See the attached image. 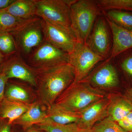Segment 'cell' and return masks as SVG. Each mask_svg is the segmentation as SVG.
<instances>
[{
	"label": "cell",
	"instance_id": "obj_25",
	"mask_svg": "<svg viewBox=\"0 0 132 132\" xmlns=\"http://www.w3.org/2000/svg\"><path fill=\"white\" fill-rule=\"evenodd\" d=\"M92 130L93 132H127L108 117L95 124Z\"/></svg>",
	"mask_w": 132,
	"mask_h": 132
},
{
	"label": "cell",
	"instance_id": "obj_33",
	"mask_svg": "<svg viewBox=\"0 0 132 132\" xmlns=\"http://www.w3.org/2000/svg\"><path fill=\"white\" fill-rule=\"evenodd\" d=\"M9 57L4 55L0 52V64H3Z\"/></svg>",
	"mask_w": 132,
	"mask_h": 132
},
{
	"label": "cell",
	"instance_id": "obj_3",
	"mask_svg": "<svg viewBox=\"0 0 132 132\" xmlns=\"http://www.w3.org/2000/svg\"><path fill=\"white\" fill-rule=\"evenodd\" d=\"M100 10L92 0H75L71 5L70 28L78 42L86 43Z\"/></svg>",
	"mask_w": 132,
	"mask_h": 132
},
{
	"label": "cell",
	"instance_id": "obj_18",
	"mask_svg": "<svg viewBox=\"0 0 132 132\" xmlns=\"http://www.w3.org/2000/svg\"><path fill=\"white\" fill-rule=\"evenodd\" d=\"M111 102L107 117L118 123L132 111V104L126 97L110 95Z\"/></svg>",
	"mask_w": 132,
	"mask_h": 132
},
{
	"label": "cell",
	"instance_id": "obj_12",
	"mask_svg": "<svg viewBox=\"0 0 132 132\" xmlns=\"http://www.w3.org/2000/svg\"><path fill=\"white\" fill-rule=\"evenodd\" d=\"M110 95L95 102L81 111V117L76 123L81 129L91 130L96 123L108 116Z\"/></svg>",
	"mask_w": 132,
	"mask_h": 132
},
{
	"label": "cell",
	"instance_id": "obj_15",
	"mask_svg": "<svg viewBox=\"0 0 132 132\" xmlns=\"http://www.w3.org/2000/svg\"><path fill=\"white\" fill-rule=\"evenodd\" d=\"M30 104L12 100L5 98L0 103V119L13 123L27 111Z\"/></svg>",
	"mask_w": 132,
	"mask_h": 132
},
{
	"label": "cell",
	"instance_id": "obj_1",
	"mask_svg": "<svg viewBox=\"0 0 132 132\" xmlns=\"http://www.w3.org/2000/svg\"><path fill=\"white\" fill-rule=\"evenodd\" d=\"M37 71L36 88L38 101L46 108L55 103L58 97L75 80L74 70L68 62Z\"/></svg>",
	"mask_w": 132,
	"mask_h": 132
},
{
	"label": "cell",
	"instance_id": "obj_20",
	"mask_svg": "<svg viewBox=\"0 0 132 132\" xmlns=\"http://www.w3.org/2000/svg\"><path fill=\"white\" fill-rule=\"evenodd\" d=\"M34 18L28 20L20 19L3 10H1L0 32L12 33L15 32Z\"/></svg>",
	"mask_w": 132,
	"mask_h": 132
},
{
	"label": "cell",
	"instance_id": "obj_8",
	"mask_svg": "<svg viewBox=\"0 0 132 132\" xmlns=\"http://www.w3.org/2000/svg\"><path fill=\"white\" fill-rule=\"evenodd\" d=\"M41 19L44 41L63 52L71 53L78 42L71 28Z\"/></svg>",
	"mask_w": 132,
	"mask_h": 132
},
{
	"label": "cell",
	"instance_id": "obj_29",
	"mask_svg": "<svg viewBox=\"0 0 132 132\" xmlns=\"http://www.w3.org/2000/svg\"><path fill=\"white\" fill-rule=\"evenodd\" d=\"M0 132H12V125L7 120L0 119Z\"/></svg>",
	"mask_w": 132,
	"mask_h": 132
},
{
	"label": "cell",
	"instance_id": "obj_14",
	"mask_svg": "<svg viewBox=\"0 0 132 132\" xmlns=\"http://www.w3.org/2000/svg\"><path fill=\"white\" fill-rule=\"evenodd\" d=\"M43 106L39 101H35L30 104L27 111L14 121L13 125H19L25 131L42 123L47 118L46 109Z\"/></svg>",
	"mask_w": 132,
	"mask_h": 132
},
{
	"label": "cell",
	"instance_id": "obj_16",
	"mask_svg": "<svg viewBox=\"0 0 132 132\" xmlns=\"http://www.w3.org/2000/svg\"><path fill=\"white\" fill-rule=\"evenodd\" d=\"M46 113L47 118L63 125L76 123L81 117L80 112H73L55 103L46 108Z\"/></svg>",
	"mask_w": 132,
	"mask_h": 132
},
{
	"label": "cell",
	"instance_id": "obj_22",
	"mask_svg": "<svg viewBox=\"0 0 132 132\" xmlns=\"http://www.w3.org/2000/svg\"><path fill=\"white\" fill-rule=\"evenodd\" d=\"M46 132H79V127L76 123L63 125L55 122L47 118L42 123L36 125Z\"/></svg>",
	"mask_w": 132,
	"mask_h": 132
},
{
	"label": "cell",
	"instance_id": "obj_27",
	"mask_svg": "<svg viewBox=\"0 0 132 132\" xmlns=\"http://www.w3.org/2000/svg\"><path fill=\"white\" fill-rule=\"evenodd\" d=\"M117 123L126 131L132 132V111Z\"/></svg>",
	"mask_w": 132,
	"mask_h": 132
},
{
	"label": "cell",
	"instance_id": "obj_2",
	"mask_svg": "<svg viewBox=\"0 0 132 132\" xmlns=\"http://www.w3.org/2000/svg\"><path fill=\"white\" fill-rule=\"evenodd\" d=\"M105 96L104 90L93 87L85 80L74 81L58 97L55 103L73 112H80Z\"/></svg>",
	"mask_w": 132,
	"mask_h": 132
},
{
	"label": "cell",
	"instance_id": "obj_7",
	"mask_svg": "<svg viewBox=\"0 0 132 132\" xmlns=\"http://www.w3.org/2000/svg\"><path fill=\"white\" fill-rule=\"evenodd\" d=\"M103 60L86 43L77 42L73 51L68 54V63L74 70L75 81L85 80L97 64Z\"/></svg>",
	"mask_w": 132,
	"mask_h": 132
},
{
	"label": "cell",
	"instance_id": "obj_6",
	"mask_svg": "<svg viewBox=\"0 0 132 132\" xmlns=\"http://www.w3.org/2000/svg\"><path fill=\"white\" fill-rule=\"evenodd\" d=\"M29 65L40 71L68 62V54L44 41L26 59Z\"/></svg>",
	"mask_w": 132,
	"mask_h": 132
},
{
	"label": "cell",
	"instance_id": "obj_34",
	"mask_svg": "<svg viewBox=\"0 0 132 132\" xmlns=\"http://www.w3.org/2000/svg\"><path fill=\"white\" fill-rule=\"evenodd\" d=\"M79 132H93L92 129L91 130H86V129H80Z\"/></svg>",
	"mask_w": 132,
	"mask_h": 132
},
{
	"label": "cell",
	"instance_id": "obj_28",
	"mask_svg": "<svg viewBox=\"0 0 132 132\" xmlns=\"http://www.w3.org/2000/svg\"><path fill=\"white\" fill-rule=\"evenodd\" d=\"M8 79L4 72L0 73V103L5 98V88Z\"/></svg>",
	"mask_w": 132,
	"mask_h": 132
},
{
	"label": "cell",
	"instance_id": "obj_32",
	"mask_svg": "<svg viewBox=\"0 0 132 132\" xmlns=\"http://www.w3.org/2000/svg\"><path fill=\"white\" fill-rule=\"evenodd\" d=\"M42 131L37 126H33L32 127L29 128L28 129H27L24 132H42Z\"/></svg>",
	"mask_w": 132,
	"mask_h": 132
},
{
	"label": "cell",
	"instance_id": "obj_4",
	"mask_svg": "<svg viewBox=\"0 0 132 132\" xmlns=\"http://www.w3.org/2000/svg\"><path fill=\"white\" fill-rule=\"evenodd\" d=\"M42 19L35 17L21 28L12 33L16 44L17 53L23 59L44 41Z\"/></svg>",
	"mask_w": 132,
	"mask_h": 132
},
{
	"label": "cell",
	"instance_id": "obj_10",
	"mask_svg": "<svg viewBox=\"0 0 132 132\" xmlns=\"http://www.w3.org/2000/svg\"><path fill=\"white\" fill-rule=\"evenodd\" d=\"M2 71L8 79H18L36 87L38 71L29 65L17 53L3 63Z\"/></svg>",
	"mask_w": 132,
	"mask_h": 132
},
{
	"label": "cell",
	"instance_id": "obj_26",
	"mask_svg": "<svg viewBox=\"0 0 132 132\" xmlns=\"http://www.w3.org/2000/svg\"><path fill=\"white\" fill-rule=\"evenodd\" d=\"M127 52L121 54L120 65L124 73L132 80V50Z\"/></svg>",
	"mask_w": 132,
	"mask_h": 132
},
{
	"label": "cell",
	"instance_id": "obj_23",
	"mask_svg": "<svg viewBox=\"0 0 132 132\" xmlns=\"http://www.w3.org/2000/svg\"><path fill=\"white\" fill-rule=\"evenodd\" d=\"M96 3L100 10H116L132 11V0H99Z\"/></svg>",
	"mask_w": 132,
	"mask_h": 132
},
{
	"label": "cell",
	"instance_id": "obj_13",
	"mask_svg": "<svg viewBox=\"0 0 132 132\" xmlns=\"http://www.w3.org/2000/svg\"><path fill=\"white\" fill-rule=\"evenodd\" d=\"M112 33V46L110 58L119 56L132 49V30L122 28L106 18Z\"/></svg>",
	"mask_w": 132,
	"mask_h": 132
},
{
	"label": "cell",
	"instance_id": "obj_36",
	"mask_svg": "<svg viewBox=\"0 0 132 132\" xmlns=\"http://www.w3.org/2000/svg\"><path fill=\"white\" fill-rule=\"evenodd\" d=\"M42 132H45V131H42Z\"/></svg>",
	"mask_w": 132,
	"mask_h": 132
},
{
	"label": "cell",
	"instance_id": "obj_9",
	"mask_svg": "<svg viewBox=\"0 0 132 132\" xmlns=\"http://www.w3.org/2000/svg\"><path fill=\"white\" fill-rule=\"evenodd\" d=\"M109 27L106 19L100 15L96 19L86 43L90 49L104 60L111 55L112 49Z\"/></svg>",
	"mask_w": 132,
	"mask_h": 132
},
{
	"label": "cell",
	"instance_id": "obj_30",
	"mask_svg": "<svg viewBox=\"0 0 132 132\" xmlns=\"http://www.w3.org/2000/svg\"><path fill=\"white\" fill-rule=\"evenodd\" d=\"M15 1V0H0V10L6 8Z\"/></svg>",
	"mask_w": 132,
	"mask_h": 132
},
{
	"label": "cell",
	"instance_id": "obj_24",
	"mask_svg": "<svg viewBox=\"0 0 132 132\" xmlns=\"http://www.w3.org/2000/svg\"><path fill=\"white\" fill-rule=\"evenodd\" d=\"M0 52L7 57L17 53L14 38L10 33L0 32Z\"/></svg>",
	"mask_w": 132,
	"mask_h": 132
},
{
	"label": "cell",
	"instance_id": "obj_11",
	"mask_svg": "<svg viewBox=\"0 0 132 132\" xmlns=\"http://www.w3.org/2000/svg\"><path fill=\"white\" fill-rule=\"evenodd\" d=\"M112 59L110 57L108 59L85 80L93 87L102 90L118 87L119 80L118 71L112 64Z\"/></svg>",
	"mask_w": 132,
	"mask_h": 132
},
{
	"label": "cell",
	"instance_id": "obj_5",
	"mask_svg": "<svg viewBox=\"0 0 132 132\" xmlns=\"http://www.w3.org/2000/svg\"><path fill=\"white\" fill-rule=\"evenodd\" d=\"M75 0H35L36 16L46 21L70 28L71 5Z\"/></svg>",
	"mask_w": 132,
	"mask_h": 132
},
{
	"label": "cell",
	"instance_id": "obj_17",
	"mask_svg": "<svg viewBox=\"0 0 132 132\" xmlns=\"http://www.w3.org/2000/svg\"><path fill=\"white\" fill-rule=\"evenodd\" d=\"M3 10L15 17L24 20L37 16L35 0H15L12 5Z\"/></svg>",
	"mask_w": 132,
	"mask_h": 132
},
{
	"label": "cell",
	"instance_id": "obj_19",
	"mask_svg": "<svg viewBox=\"0 0 132 132\" xmlns=\"http://www.w3.org/2000/svg\"><path fill=\"white\" fill-rule=\"evenodd\" d=\"M30 89L21 83L14 82L8 85L5 97L12 100L30 104L35 101V95Z\"/></svg>",
	"mask_w": 132,
	"mask_h": 132
},
{
	"label": "cell",
	"instance_id": "obj_21",
	"mask_svg": "<svg viewBox=\"0 0 132 132\" xmlns=\"http://www.w3.org/2000/svg\"><path fill=\"white\" fill-rule=\"evenodd\" d=\"M106 17L108 20L122 28L132 30V13L120 10H108Z\"/></svg>",
	"mask_w": 132,
	"mask_h": 132
},
{
	"label": "cell",
	"instance_id": "obj_31",
	"mask_svg": "<svg viewBox=\"0 0 132 132\" xmlns=\"http://www.w3.org/2000/svg\"><path fill=\"white\" fill-rule=\"evenodd\" d=\"M125 97L132 104V88H128L126 90Z\"/></svg>",
	"mask_w": 132,
	"mask_h": 132
},
{
	"label": "cell",
	"instance_id": "obj_35",
	"mask_svg": "<svg viewBox=\"0 0 132 132\" xmlns=\"http://www.w3.org/2000/svg\"><path fill=\"white\" fill-rule=\"evenodd\" d=\"M3 64H0V73L2 71Z\"/></svg>",
	"mask_w": 132,
	"mask_h": 132
}]
</instances>
